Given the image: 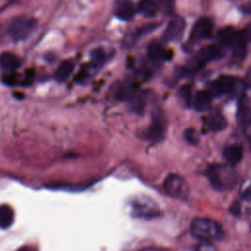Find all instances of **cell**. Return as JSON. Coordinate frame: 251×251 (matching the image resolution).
<instances>
[{
	"instance_id": "1",
	"label": "cell",
	"mask_w": 251,
	"mask_h": 251,
	"mask_svg": "<svg viewBox=\"0 0 251 251\" xmlns=\"http://www.w3.org/2000/svg\"><path fill=\"white\" fill-rule=\"evenodd\" d=\"M189 231L200 242L214 243L225 237V231L222 226L218 222L208 218H194L190 224Z\"/></svg>"
},
{
	"instance_id": "2",
	"label": "cell",
	"mask_w": 251,
	"mask_h": 251,
	"mask_svg": "<svg viewBox=\"0 0 251 251\" xmlns=\"http://www.w3.org/2000/svg\"><path fill=\"white\" fill-rule=\"evenodd\" d=\"M206 176L211 185L221 191L231 189L237 182L236 173L226 165H210L206 170Z\"/></svg>"
},
{
	"instance_id": "3",
	"label": "cell",
	"mask_w": 251,
	"mask_h": 251,
	"mask_svg": "<svg viewBox=\"0 0 251 251\" xmlns=\"http://www.w3.org/2000/svg\"><path fill=\"white\" fill-rule=\"evenodd\" d=\"M36 25V20L30 16H16L8 23L7 34L15 42L23 41L31 35Z\"/></svg>"
},
{
	"instance_id": "4",
	"label": "cell",
	"mask_w": 251,
	"mask_h": 251,
	"mask_svg": "<svg viewBox=\"0 0 251 251\" xmlns=\"http://www.w3.org/2000/svg\"><path fill=\"white\" fill-rule=\"evenodd\" d=\"M219 40L220 45L224 48H229L236 59H244L247 42L240 31H237L232 26H226L219 31Z\"/></svg>"
},
{
	"instance_id": "5",
	"label": "cell",
	"mask_w": 251,
	"mask_h": 251,
	"mask_svg": "<svg viewBox=\"0 0 251 251\" xmlns=\"http://www.w3.org/2000/svg\"><path fill=\"white\" fill-rule=\"evenodd\" d=\"M245 82L235 76L221 75L211 84V95L221 96L229 95L231 97H240L243 95L245 89Z\"/></svg>"
},
{
	"instance_id": "6",
	"label": "cell",
	"mask_w": 251,
	"mask_h": 251,
	"mask_svg": "<svg viewBox=\"0 0 251 251\" xmlns=\"http://www.w3.org/2000/svg\"><path fill=\"white\" fill-rule=\"evenodd\" d=\"M131 210L134 217L142 219H153L160 215L158 205L146 196L136 197L131 202Z\"/></svg>"
},
{
	"instance_id": "7",
	"label": "cell",
	"mask_w": 251,
	"mask_h": 251,
	"mask_svg": "<svg viewBox=\"0 0 251 251\" xmlns=\"http://www.w3.org/2000/svg\"><path fill=\"white\" fill-rule=\"evenodd\" d=\"M164 189L174 198L185 200L189 195V188L185 180L176 174L169 175L164 180Z\"/></svg>"
},
{
	"instance_id": "8",
	"label": "cell",
	"mask_w": 251,
	"mask_h": 251,
	"mask_svg": "<svg viewBox=\"0 0 251 251\" xmlns=\"http://www.w3.org/2000/svg\"><path fill=\"white\" fill-rule=\"evenodd\" d=\"M184 28H185L184 20L179 16L174 17L173 19H171V21L167 25L163 32L162 38L166 42H176L182 37Z\"/></svg>"
},
{
	"instance_id": "9",
	"label": "cell",
	"mask_w": 251,
	"mask_h": 251,
	"mask_svg": "<svg viewBox=\"0 0 251 251\" xmlns=\"http://www.w3.org/2000/svg\"><path fill=\"white\" fill-rule=\"evenodd\" d=\"M213 29V23L209 18L199 19L193 25L190 33V41L198 42L210 37Z\"/></svg>"
},
{
	"instance_id": "10",
	"label": "cell",
	"mask_w": 251,
	"mask_h": 251,
	"mask_svg": "<svg viewBox=\"0 0 251 251\" xmlns=\"http://www.w3.org/2000/svg\"><path fill=\"white\" fill-rule=\"evenodd\" d=\"M144 138L153 142H160L165 136V124L161 117H154L151 125L145 129Z\"/></svg>"
},
{
	"instance_id": "11",
	"label": "cell",
	"mask_w": 251,
	"mask_h": 251,
	"mask_svg": "<svg viewBox=\"0 0 251 251\" xmlns=\"http://www.w3.org/2000/svg\"><path fill=\"white\" fill-rule=\"evenodd\" d=\"M236 117L238 124L242 127H247L251 123V103L244 94L238 98Z\"/></svg>"
},
{
	"instance_id": "12",
	"label": "cell",
	"mask_w": 251,
	"mask_h": 251,
	"mask_svg": "<svg viewBox=\"0 0 251 251\" xmlns=\"http://www.w3.org/2000/svg\"><path fill=\"white\" fill-rule=\"evenodd\" d=\"M157 27H158V25H157V24H148V25H143V26H141V27H138V28H136V29H134V30H132V31H130V32H128V33L125 36V38H124V40H123V45H124L125 47H126V48H130L131 46H133V45L136 43V41H137L141 36H143V35H145V34H147V33L153 31V30H154L155 28H157Z\"/></svg>"
},
{
	"instance_id": "13",
	"label": "cell",
	"mask_w": 251,
	"mask_h": 251,
	"mask_svg": "<svg viewBox=\"0 0 251 251\" xmlns=\"http://www.w3.org/2000/svg\"><path fill=\"white\" fill-rule=\"evenodd\" d=\"M147 55L150 61L155 64L161 63L167 59V51L157 40H153L148 44Z\"/></svg>"
},
{
	"instance_id": "14",
	"label": "cell",
	"mask_w": 251,
	"mask_h": 251,
	"mask_svg": "<svg viewBox=\"0 0 251 251\" xmlns=\"http://www.w3.org/2000/svg\"><path fill=\"white\" fill-rule=\"evenodd\" d=\"M135 14V8L132 3L128 1H120L117 3L116 9H115V16L122 20L128 22L133 19Z\"/></svg>"
},
{
	"instance_id": "15",
	"label": "cell",
	"mask_w": 251,
	"mask_h": 251,
	"mask_svg": "<svg viewBox=\"0 0 251 251\" xmlns=\"http://www.w3.org/2000/svg\"><path fill=\"white\" fill-rule=\"evenodd\" d=\"M21 59L12 52H3L0 54V68L6 72H13L21 66Z\"/></svg>"
},
{
	"instance_id": "16",
	"label": "cell",
	"mask_w": 251,
	"mask_h": 251,
	"mask_svg": "<svg viewBox=\"0 0 251 251\" xmlns=\"http://www.w3.org/2000/svg\"><path fill=\"white\" fill-rule=\"evenodd\" d=\"M205 125L209 129L213 131H219L226 128L227 123L225 117L220 112L214 111L206 117Z\"/></svg>"
},
{
	"instance_id": "17",
	"label": "cell",
	"mask_w": 251,
	"mask_h": 251,
	"mask_svg": "<svg viewBox=\"0 0 251 251\" xmlns=\"http://www.w3.org/2000/svg\"><path fill=\"white\" fill-rule=\"evenodd\" d=\"M113 96L120 101H128L132 94L137 90L134 86L129 83L120 82L113 87Z\"/></svg>"
},
{
	"instance_id": "18",
	"label": "cell",
	"mask_w": 251,
	"mask_h": 251,
	"mask_svg": "<svg viewBox=\"0 0 251 251\" xmlns=\"http://www.w3.org/2000/svg\"><path fill=\"white\" fill-rule=\"evenodd\" d=\"M223 156L229 165H236L242 159V148L237 144L227 145L223 151Z\"/></svg>"
},
{
	"instance_id": "19",
	"label": "cell",
	"mask_w": 251,
	"mask_h": 251,
	"mask_svg": "<svg viewBox=\"0 0 251 251\" xmlns=\"http://www.w3.org/2000/svg\"><path fill=\"white\" fill-rule=\"evenodd\" d=\"M212 102V95L209 91L200 90L197 92L195 99H194V108L198 112L207 111Z\"/></svg>"
},
{
	"instance_id": "20",
	"label": "cell",
	"mask_w": 251,
	"mask_h": 251,
	"mask_svg": "<svg viewBox=\"0 0 251 251\" xmlns=\"http://www.w3.org/2000/svg\"><path fill=\"white\" fill-rule=\"evenodd\" d=\"M74 68H75V65L71 60L63 61L59 65V67L57 68V70L54 74L55 79L59 82H63V81L67 80L69 78V76L72 75Z\"/></svg>"
},
{
	"instance_id": "21",
	"label": "cell",
	"mask_w": 251,
	"mask_h": 251,
	"mask_svg": "<svg viewBox=\"0 0 251 251\" xmlns=\"http://www.w3.org/2000/svg\"><path fill=\"white\" fill-rule=\"evenodd\" d=\"M14 210L7 204L0 205V228H9L14 223Z\"/></svg>"
},
{
	"instance_id": "22",
	"label": "cell",
	"mask_w": 251,
	"mask_h": 251,
	"mask_svg": "<svg viewBox=\"0 0 251 251\" xmlns=\"http://www.w3.org/2000/svg\"><path fill=\"white\" fill-rule=\"evenodd\" d=\"M127 103L129 104V108L131 111H133L134 113L138 114V115H141L144 111V108H145V98L143 96V94L136 90L132 96L128 99Z\"/></svg>"
},
{
	"instance_id": "23",
	"label": "cell",
	"mask_w": 251,
	"mask_h": 251,
	"mask_svg": "<svg viewBox=\"0 0 251 251\" xmlns=\"http://www.w3.org/2000/svg\"><path fill=\"white\" fill-rule=\"evenodd\" d=\"M137 9H138V12L144 17H154L159 10V6L154 1L146 0V1H141L138 4Z\"/></svg>"
},
{
	"instance_id": "24",
	"label": "cell",
	"mask_w": 251,
	"mask_h": 251,
	"mask_svg": "<svg viewBox=\"0 0 251 251\" xmlns=\"http://www.w3.org/2000/svg\"><path fill=\"white\" fill-rule=\"evenodd\" d=\"M91 56V63L95 67H99L106 62L107 53L103 48H95L90 52Z\"/></svg>"
},
{
	"instance_id": "25",
	"label": "cell",
	"mask_w": 251,
	"mask_h": 251,
	"mask_svg": "<svg viewBox=\"0 0 251 251\" xmlns=\"http://www.w3.org/2000/svg\"><path fill=\"white\" fill-rule=\"evenodd\" d=\"M179 97L182 100V102L185 104V106L189 107L191 104V98H192V93H191V85L190 84H185L181 86L178 90Z\"/></svg>"
},
{
	"instance_id": "26",
	"label": "cell",
	"mask_w": 251,
	"mask_h": 251,
	"mask_svg": "<svg viewBox=\"0 0 251 251\" xmlns=\"http://www.w3.org/2000/svg\"><path fill=\"white\" fill-rule=\"evenodd\" d=\"M183 136L185 138V140L190 143V144H197L198 141H199V137H198V134L196 132V130L192 127H189V128H186L183 132Z\"/></svg>"
},
{
	"instance_id": "27",
	"label": "cell",
	"mask_w": 251,
	"mask_h": 251,
	"mask_svg": "<svg viewBox=\"0 0 251 251\" xmlns=\"http://www.w3.org/2000/svg\"><path fill=\"white\" fill-rule=\"evenodd\" d=\"M192 251H218V249L214 245V243L199 242L198 244L193 246Z\"/></svg>"
},
{
	"instance_id": "28",
	"label": "cell",
	"mask_w": 251,
	"mask_h": 251,
	"mask_svg": "<svg viewBox=\"0 0 251 251\" xmlns=\"http://www.w3.org/2000/svg\"><path fill=\"white\" fill-rule=\"evenodd\" d=\"M241 198L245 201H251V184L241 192Z\"/></svg>"
},
{
	"instance_id": "29",
	"label": "cell",
	"mask_w": 251,
	"mask_h": 251,
	"mask_svg": "<svg viewBox=\"0 0 251 251\" xmlns=\"http://www.w3.org/2000/svg\"><path fill=\"white\" fill-rule=\"evenodd\" d=\"M230 212L233 214V215H238L239 212H240V206L237 202H234L233 205L230 207Z\"/></svg>"
},
{
	"instance_id": "30",
	"label": "cell",
	"mask_w": 251,
	"mask_h": 251,
	"mask_svg": "<svg viewBox=\"0 0 251 251\" xmlns=\"http://www.w3.org/2000/svg\"><path fill=\"white\" fill-rule=\"evenodd\" d=\"M17 251H36V250L34 247H31V246H23L19 248Z\"/></svg>"
},
{
	"instance_id": "31",
	"label": "cell",
	"mask_w": 251,
	"mask_h": 251,
	"mask_svg": "<svg viewBox=\"0 0 251 251\" xmlns=\"http://www.w3.org/2000/svg\"><path fill=\"white\" fill-rule=\"evenodd\" d=\"M250 145H251V137H250Z\"/></svg>"
},
{
	"instance_id": "32",
	"label": "cell",
	"mask_w": 251,
	"mask_h": 251,
	"mask_svg": "<svg viewBox=\"0 0 251 251\" xmlns=\"http://www.w3.org/2000/svg\"><path fill=\"white\" fill-rule=\"evenodd\" d=\"M250 84H251V83H250Z\"/></svg>"
}]
</instances>
